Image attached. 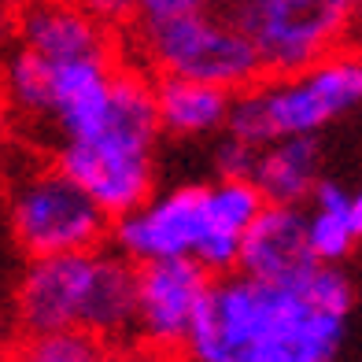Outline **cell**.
<instances>
[{
    "label": "cell",
    "instance_id": "obj_1",
    "mask_svg": "<svg viewBox=\"0 0 362 362\" xmlns=\"http://www.w3.org/2000/svg\"><path fill=\"white\" fill-rule=\"evenodd\" d=\"M358 303L340 262L267 281L240 270L211 277L181 355L185 362H344Z\"/></svg>",
    "mask_w": 362,
    "mask_h": 362
},
{
    "label": "cell",
    "instance_id": "obj_2",
    "mask_svg": "<svg viewBox=\"0 0 362 362\" xmlns=\"http://www.w3.org/2000/svg\"><path fill=\"white\" fill-rule=\"evenodd\" d=\"M159 137L152 78L141 67L119 63L104 111L86 134L56 144L52 163L93 196L107 218H119L156 192Z\"/></svg>",
    "mask_w": 362,
    "mask_h": 362
},
{
    "label": "cell",
    "instance_id": "obj_3",
    "mask_svg": "<svg viewBox=\"0 0 362 362\" xmlns=\"http://www.w3.org/2000/svg\"><path fill=\"white\" fill-rule=\"evenodd\" d=\"M137 267L119 252H63L30 259L15 288V318L26 333L86 329L96 340L134 329Z\"/></svg>",
    "mask_w": 362,
    "mask_h": 362
},
{
    "label": "cell",
    "instance_id": "obj_4",
    "mask_svg": "<svg viewBox=\"0 0 362 362\" xmlns=\"http://www.w3.org/2000/svg\"><path fill=\"white\" fill-rule=\"evenodd\" d=\"M362 104V59L344 48L296 74H262L229 96L226 134L244 144L322 137Z\"/></svg>",
    "mask_w": 362,
    "mask_h": 362
},
{
    "label": "cell",
    "instance_id": "obj_5",
    "mask_svg": "<svg viewBox=\"0 0 362 362\" xmlns=\"http://www.w3.org/2000/svg\"><path fill=\"white\" fill-rule=\"evenodd\" d=\"M134 48L156 74L192 78L226 93L262 78L255 45L222 4L159 23H134Z\"/></svg>",
    "mask_w": 362,
    "mask_h": 362
},
{
    "label": "cell",
    "instance_id": "obj_6",
    "mask_svg": "<svg viewBox=\"0 0 362 362\" xmlns=\"http://www.w3.org/2000/svg\"><path fill=\"white\" fill-rule=\"evenodd\" d=\"M8 226L15 244L30 255H63L104 248L111 218L96 200L67 177L52 159L30 163L8 185Z\"/></svg>",
    "mask_w": 362,
    "mask_h": 362
},
{
    "label": "cell",
    "instance_id": "obj_7",
    "mask_svg": "<svg viewBox=\"0 0 362 362\" xmlns=\"http://www.w3.org/2000/svg\"><path fill=\"white\" fill-rule=\"evenodd\" d=\"M226 11L255 45L262 74H296L355 48L358 0H237Z\"/></svg>",
    "mask_w": 362,
    "mask_h": 362
},
{
    "label": "cell",
    "instance_id": "obj_8",
    "mask_svg": "<svg viewBox=\"0 0 362 362\" xmlns=\"http://www.w3.org/2000/svg\"><path fill=\"white\" fill-rule=\"evenodd\" d=\"M204 237V185H170L152 192L134 211L111 218L107 240L129 262L192 259Z\"/></svg>",
    "mask_w": 362,
    "mask_h": 362
},
{
    "label": "cell",
    "instance_id": "obj_9",
    "mask_svg": "<svg viewBox=\"0 0 362 362\" xmlns=\"http://www.w3.org/2000/svg\"><path fill=\"white\" fill-rule=\"evenodd\" d=\"M211 288V274L196 259H156L137 262L134 281V329L148 348L181 351L192 318Z\"/></svg>",
    "mask_w": 362,
    "mask_h": 362
},
{
    "label": "cell",
    "instance_id": "obj_10",
    "mask_svg": "<svg viewBox=\"0 0 362 362\" xmlns=\"http://www.w3.org/2000/svg\"><path fill=\"white\" fill-rule=\"evenodd\" d=\"M11 45L45 59H89L119 56L115 30L93 19L74 0H23L11 23Z\"/></svg>",
    "mask_w": 362,
    "mask_h": 362
},
{
    "label": "cell",
    "instance_id": "obj_11",
    "mask_svg": "<svg viewBox=\"0 0 362 362\" xmlns=\"http://www.w3.org/2000/svg\"><path fill=\"white\" fill-rule=\"evenodd\" d=\"M307 244V222L303 207H281V204H262L252 226L244 229L240 248H237V270L267 281H285L315 267Z\"/></svg>",
    "mask_w": 362,
    "mask_h": 362
},
{
    "label": "cell",
    "instance_id": "obj_12",
    "mask_svg": "<svg viewBox=\"0 0 362 362\" xmlns=\"http://www.w3.org/2000/svg\"><path fill=\"white\" fill-rule=\"evenodd\" d=\"M259 207L262 196L248 177H215L211 185H204V237L192 259L211 277L237 270L240 237L259 215Z\"/></svg>",
    "mask_w": 362,
    "mask_h": 362
},
{
    "label": "cell",
    "instance_id": "obj_13",
    "mask_svg": "<svg viewBox=\"0 0 362 362\" xmlns=\"http://www.w3.org/2000/svg\"><path fill=\"white\" fill-rule=\"evenodd\" d=\"M322 177V141L318 137H281L255 148L248 181L262 204L303 207Z\"/></svg>",
    "mask_w": 362,
    "mask_h": 362
},
{
    "label": "cell",
    "instance_id": "obj_14",
    "mask_svg": "<svg viewBox=\"0 0 362 362\" xmlns=\"http://www.w3.org/2000/svg\"><path fill=\"white\" fill-rule=\"evenodd\" d=\"M307 244L318 262H348L362 240V196L333 177H318L303 204Z\"/></svg>",
    "mask_w": 362,
    "mask_h": 362
},
{
    "label": "cell",
    "instance_id": "obj_15",
    "mask_svg": "<svg viewBox=\"0 0 362 362\" xmlns=\"http://www.w3.org/2000/svg\"><path fill=\"white\" fill-rule=\"evenodd\" d=\"M226 89L204 86L192 78H174V74H156L152 81V100H156V119L159 134L167 137H211L226 129V111H229Z\"/></svg>",
    "mask_w": 362,
    "mask_h": 362
},
{
    "label": "cell",
    "instance_id": "obj_16",
    "mask_svg": "<svg viewBox=\"0 0 362 362\" xmlns=\"http://www.w3.org/2000/svg\"><path fill=\"white\" fill-rule=\"evenodd\" d=\"M104 344L86 329H56V333H26L11 362H96Z\"/></svg>",
    "mask_w": 362,
    "mask_h": 362
},
{
    "label": "cell",
    "instance_id": "obj_17",
    "mask_svg": "<svg viewBox=\"0 0 362 362\" xmlns=\"http://www.w3.org/2000/svg\"><path fill=\"white\" fill-rule=\"evenodd\" d=\"M252 159H255V148L244 144L237 137H222L211 152V167H215V177H248L252 170Z\"/></svg>",
    "mask_w": 362,
    "mask_h": 362
},
{
    "label": "cell",
    "instance_id": "obj_18",
    "mask_svg": "<svg viewBox=\"0 0 362 362\" xmlns=\"http://www.w3.org/2000/svg\"><path fill=\"white\" fill-rule=\"evenodd\" d=\"M211 4H218V0H134V23H159V19H174V15H192Z\"/></svg>",
    "mask_w": 362,
    "mask_h": 362
},
{
    "label": "cell",
    "instance_id": "obj_19",
    "mask_svg": "<svg viewBox=\"0 0 362 362\" xmlns=\"http://www.w3.org/2000/svg\"><path fill=\"white\" fill-rule=\"evenodd\" d=\"M74 4L86 8L93 19H100V23L111 26V30L134 23V0H74Z\"/></svg>",
    "mask_w": 362,
    "mask_h": 362
},
{
    "label": "cell",
    "instance_id": "obj_20",
    "mask_svg": "<svg viewBox=\"0 0 362 362\" xmlns=\"http://www.w3.org/2000/svg\"><path fill=\"white\" fill-rule=\"evenodd\" d=\"M8 126H11V111H8V100H4V89H0V137L8 134Z\"/></svg>",
    "mask_w": 362,
    "mask_h": 362
},
{
    "label": "cell",
    "instance_id": "obj_21",
    "mask_svg": "<svg viewBox=\"0 0 362 362\" xmlns=\"http://www.w3.org/2000/svg\"><path fill=\"white\" fill-rule=\"evenodd\" d=\"M96 362H126V358H119V355H107V351H100V355H96Z\"/></svg>",
    "mask_w": 362,
    "mask_h": 362
},
{
    "label": "cell",
    "instance_id": "obj_22",
    "mask_svg": "<svg viewBox=\"0 0 362 362\" xmlns=\"http://www.w3.org/2000/svg\"><path fill=\"white\" fill-rule=\"evenodd\" d=\"M4 333H8V322H4V315H0V340H4Z\"/></svg>",
    "mask_w": 362,
    "mask_h": 362
},
{
    "label": "cell",
    "instance_id": "obj_23",
    "mask_svg": "<svg viewBox=\"0 0 362 362\" xmlns=\"http://www.w3.org/2000/svg\"><path fill=\"white\" fill-rule=\"evenodd\" d=\"M218 4H222V8H229V4H237V0H218Z\"/></svg>",
    "mask_w": 362,
    "mask_h": 362
}]
</instances>
